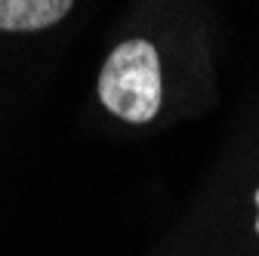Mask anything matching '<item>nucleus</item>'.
I'll list each match as a JSON object with an SVG mask.
<instances>
[{
	"mask_svg": "<svg viewBox=\"0 0 259 256\" xmlns=\"http://www.w3.org/2000/svg\"><path fill=\"white\" fill-rule=\"evenodd\" d=\"M99 99L130 123H145L157 114L160 59L148 40H123L111 50L99 74Z\"/></svg>",
	"mask_w": 259,
	"mask_h": 256,
	"instance_id": "nucleus-1",
	"label": "nucleus"
},
{
	"mask_svg": "<svg viewBox=\"0 0 259 256\" xmlns=\"http://www.w3.org/2000/svg\"><path fill=\"white\" fill-rule=\"evenodd\" d=\"M253 201H256V207H259V188H256V195H253ZM256 235H259V213H256Z\"/></svg>",
	"mask_w": 259,
	"mask_h": 256,
	"instance_id": "nucleus-3",
	"label": "nucleus"
},
{
	"mask_svg": "<svg viewBox=\"0 0 259 256\" xmlns=\"http://www.w3.org/2000/svg\"><path fill=\"white\" fill-rule=\"evenodd\" d=\"M74 0H0V31H40L56 25Z\"/></svg>",
	"mask_w": 259,
	"mask_h": 256,
	"instance_id": "nucleus-2",
	"label": "nucleus"
}]
</instances>
